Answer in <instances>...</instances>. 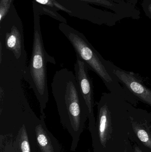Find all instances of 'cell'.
Segmentation results:
<instances>
[{"instance_id":"cell-1","label":"cell","mask_w":151,"mask_h":152,"mask_svg":"<svg viewBox=\"0 0 151 152\" xmlns=\"http://www.w3.org/2000/svg\"><path fill=\"white\" fill-rule=\"evenodd\" d=\"M26 67L13 58L0 59V136L4 138H15L24 125L39 119L22 88Z\"/></svg>"},{"instance_id":"cell-2","label":"cell","mask_w":151,"mask_h":152,"mask_svg":"<svg viewBox=\"0 0 151 152\" xmlns=\"http://www.w3.org/2000/svg\"><path fill=\"white\" fill-rule=\"evenodd\" d=\"M51 86L60 122L72 137L71 150L75 151L88 119L85 100L75 75L67 69L56 72Z\"/></svg>"},{"instance_id":"cell-3","label":"cell","mask_w":151,"mask_h":152,"mask_svg":"<svg viewBox=\"0 0 151 152\" xmlns=\"http://www.w3.org/2000/svg\"><path fill=\"white\" fill-rule=\"evenodd\" d=\"M61 30L73 47L76 56L87 64L90 69L100 77L110 92L136 106L138 100L111 75L105 67V59L84 36L70 27L62 28Z\"/></svg>"},{"instance_id":"cell-4","label":"cell","mask_w":151,"mask_h":152,"mask_svg":"<svg viewBox=\"0 0 151 152\" xmlns=\"http://www.w3.org/2000/svg\"><path fill=\"white\" fill-rule=\"evenodd\" d=\"M48 63L56 65V62L54 57L45 50L40 29L35 27L32 54L29 64L24 71L23 79L34 93L40 105V115L45 114L44 110L49 101L47 68Z\"/></svg>"},{"instance_id":"cell-5","label":"cell","mask_w":151,"mask_h":152,"mask_svg":"<svg viewBox=\"0 0 151 152\" xmlns=\"http://www.w3.org/2000/svg\"><path fill=\"white\" fill-rule=\"evenodd\" d=\"M107 70L129 93L138 101L151 106V86L146 79L134 72L120 68L109 61L105 59Z\"/></svg>"},{"instance_id":"cell-6","label":"cell","mask_w":151,"mask_h":152,"mask_svg":"<svg viewBox=\"0 0 151 152\" xmlns=\"http://www.w3.org/2000/svg\"><path fill=\"white\" fill-rule=\"evenodd\" d=\"M74 69L76 80L85 100L88 111L89 129L91 133L95 129L96 122L94 116L95 106L93 81L90 75L89 68L87 64L76 56Z\"/></svg>"},{"instance_id":"cell-7","label":"cell","mask_w":151,"mask_h":152,"mask_svg":"<svg viewBox=\"0 0 151 152\" xmlns=\"http://www.w3.org/2000/svg\"><path fill=\"white\" fill-rule=\"evenodd\" d=\"M45 114L40 115L35 127L38 152H63L57 139L49 131L45 122Z\"/></svg>"},{"instance_id":"cell-8","label":"cell","mask_w":151,"mask_h":152,"mask_svg":"<svg viewBox=\"0 0 151 152\" xmlns=\"http://www.w3.org/2000/svg\"><path fill=\"white\" fill-rule=\"evenodd\" d=\"M0 45L11 52L18 61L26 64L27 53L24 38L22 33L16 26H12L10 31L5 33L4 40H1Z\"/></svg>"},{"instance_id":"cell-9","label":"cell","mask_w":151,"mask_h":152,"mask_svg":"<svg viewBox=\"0 0 151 152\" xmlns=\"http://www.w3.org/2000/svg\"><path fill=\"white\" fill-rule=\"evenodd\" d=\"M36 124L25 125L22 126L12 142L16 151L38 152L35 137Z\"/></svg>"},{"instance_id":"cell-10","label":"cell","mask_w":151,"mask_h":152,"mask_svg":"<svg viewBox=\"0 0 151 152\" xmlns=\"http://www.w3.org/2000/svg\"><path fill=\"white\" fill-rule=\"evenodd\" d=\"M88 2L91 3L95 4L98 5H101L112 10L117 12L118 14L122 13L123 8H122L123 4H129L125 2L120 0H80Z\"/></svg>"},{"instance_id":"cell-11","label":"cell","mask_w":151,"mask_h":152,"mask_svg":"<svg viewBox=\"0 0 151 152\" xmlns=\"http://www.w3.org/2000/svg\"><path fill=\"white\" fill-rule=\"evenodd\" d=\"M129 113H130L131 123H132V126H133L135 131L137 134L138 138L143 143H144L145 145L151 149V140L150 139V137L147 134V132L144 129H142L139 122L137 121L136 119L130 113V110H129Z\"/></svg>"},{"instance_id":"cell-12","label":"cell","mask_w":151,"mask_h":152,"mask_svg":"<svg viewBox=\"0 0 151 152\" xmlns=\"http://www.w3.org/2000/svg\"><path fill=\"white\" fill-rule=\"evenodd\" d=\"M34 1L40 4L47 5L49 7H55L56 9L65 12L67 13H72V12L70 10L66 9L65 7L61 5L56 0H34Z\"/></svg>"},{"instance_id":"cell-13","label":"cell","mask_w":151,"mask_h":152,"mask_svg":"<svg viewBox=\"0 0 151 152\" xmlns=\"http://www.w3.org/2000/svg\"><path fill=\"white\" fill-rule=\"evenodd\" d=\"M12 0H1L0 2V21L1 23L5 17L11 6Z\"/></svg>"},{"instance_id":"cell-14","label":"cell","mask_w":151,"mask_h":152,"mask_svg":"<svg viewBox=\"0 0 151 152\" xmlns=\"http://www.w3.org/2000/svg\"><path fill=\"white\" fill-rule=\"evenodd\" d=\"M42 9L43 10L42 12L44 14L49 15V16H51L52 18L58 20L59 21H62V22H64V23H66V20L62 16L59 15L58 13L56 12L52 11L51 10L48 9V8H45L44 7H42Z\"/></svg>"},{"instance_id":"cell-15","label":"cell","mask_w":151,"mask_h":152,"mask_svg":"<svg viewBox=\"0 0 151 152\" xmlns=\"http://www.w3.org/2000/svg\"><path fill=\"white\" fill-rule=\"evenodd\" d=\"M142 7L146 16L151 20V0H143Z\"/></svg>"},{"instance_id":"cell-16","label":"cell","mask_w":151,"mask_h":152,"mask_svg":"<svg viewBox=\"0 0 151 152\" xmlns=\"http://www.w3.org/2000/svg\"><path fill=\"white\" fill-rule=\"evenodd\" d=\"M13 149L12 141L6 142L1 145V152H12Z\"/></svg>"},{"instance_id":"cell-17","label":"cell","mask_w":151,"mask_h":152,"mask_svg":"<svg viewBox=\"0 0 151 152\" xmlns=\"http://www.w3.org/2000/svg\"><path fill=\"white\" fill-rule=\"evenodd\" d=\"M120 1H123L125 2H126L125 1H126L129 3L133 4L134 2L136 3L137 0H120Z\"/></svg>"},{"instance_id":"cell-18","label":"cell","mask_w":151,"mask_h":152,"mask_svg":"<svg viewBox=\"0 0 151 152\" xmlns=\"http://www.w3.org/2000/svg\"><path fill=\"white\" fill-rule=\"evenodd\" d=\"M135 152H142V151H141V150H140V149H139V148H137H137H136Z\"/></svg>"},{"instance_id":"cell-19","label":"cell","mask_w":151,"mask_h":152,"mask_svg":"<svg viewBox=\"0 0 151 152\" xmlns=\"http://www.w3.org/2000/svg\"><path fill=\"white\" fill-rule=\"evenodd\" d=\"M12 152H17L16 151V150H15V149H14V148H13V151H12Z\"/></svg>"}]
</instances>
